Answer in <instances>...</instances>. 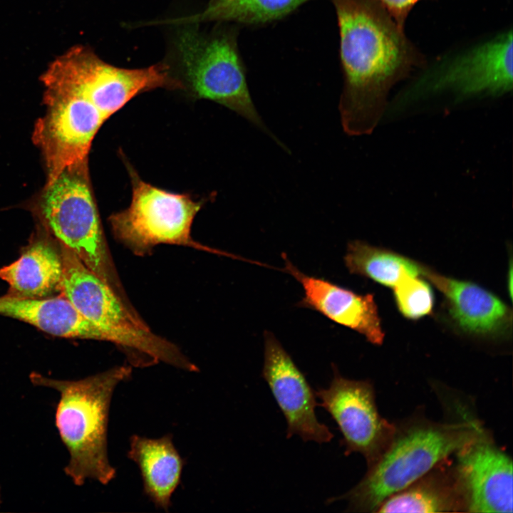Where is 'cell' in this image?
<instances>
[{
  "instance_id": "cell-1",
  "label": "cell",
  "mask_w": 513,
  "mask_h": 513,
  "mask_svg": "<svg viewBox=\"0 0 513 513\" xmlns=\"http://www.w3.org/2000/svg\"><path fill=\"white\" fill-rule=\"evenodd\" d=\"M340 33L344 86L339 111L348 135L370 134L392 87L424 58L378 0H332Z\"/></svg>"
},
{
  "instance_id": "cell-2",
  "label": "cell",
  "mask_w": 513,
  "mask_h": 513,
  "mask_svg": "<svg viewBox=\"0 0 513 513\" xmlns=\"http://www.w3.org/2000/svg\"><path fill=\"white\" fill-rule=\"evenodd\" d=\"M131 373V367L123 365L78 380L30 375L33 384L60 393L56 425L70 455L65 473L77 486L88 479L106 485L116 477L108 453L110 406L115 388Z\"/></svg>"
},
{
  "instance_id": "cell-3",
  "label": "cell",
  "mask_w": 513,
  "mask_h": 513,
  "mask_svg": "<svg viewBox=\"0 0 513 513\" xmlns=\"http://www.w3.org/2000/svg\"><path fill=\"white\" fill-rule=\"evenodd\" d=\"M43 85L46 112L32 137L46 172L53 175L88 159L101 126L129 99L113 85L86 76H66Z\"/></svg>"
},
{
  "instance_id": "cell-4",
  "label": "cell",
  "mask_w": 513,
  "mask_h": 513,
  "mask_svg": "<svg viewBox=\"0 0 513 513\" xmlns=\"http://www.w3.org/2000/svg\"><path fill=\"white\" fill-rule=\"evenodd\" d=\"M482 426L472 418L457 423L415 419L396 427L390 443L363 478L338 499L349 512H375L390 496L422 477L472 440Z\"/></svg>"
},
{
  "instance_id": "cell-5",
  "label": "cell",
  "mask_w": 513,
  "mask_h": 513,
  "mask_svg": "<svg viewBox=\"0 0 513 513\" xmlns=\"http://www.w3.org/2000/svg\"><path fill=\"white\" fill-rule=\"evenodd\" d=\"M29 208L47 232L106 283L130 311L137 312L120 281L104 236L88 159L46 180L31 200Z\"/></svg>"
},
{
  "instance_id": "cell-6",
  "label": "cell",
  "mask_w": 513,
  "mask_h": 513,
  "mask_svg": "<svg viewBox=\"0 0 513 513\" xmlns=\"http://www.w3.org/2000/svg\"><path fill=\"white\" fill-rule=\"evenodd\" d=\"M199 24H185L175 39L177 78L197 99L217 103L270 133L254 105L232 31L205 33Z\"/></svg>"
},
{
  "instance_id": "cell-7",
  "label": "cell",
  "mask_w": 513,
  "mask_h": 513,
  "mask_svg": "<svg viewBox=\"0 0 513 513\" xmlns=\"http://www.w3.org/2000/svg\"><path fill=\"white\" fill-rule=\"evenodd\" d=\"M125 164L131 180V202L126 209L108 217L113 234L120 243L138 256L148 254L160 244H169L244 259L191 237L193 220L206 199L196 200L190 194L152 185L142 180L130 163L125 160Z\"/></svg>"
},
{
  "instance_id": "cell-8",
  "label": "cell",
  "mask_w": 513,
  "mask_h": 513,
  "mask_svg": "<svg viewBox=\"0 0 513 513\" xmlns=\"http://www.w3.org/2000/svg\"><path fill=\"white\" fill-rule=\"evenodd\" d=\"M512 31L505 30L426 73L398 96L393 110L426 95L450 92L457 98L501 96L512 89Z\"/></svg>"
},
{
  "instance_id": "cell-9",
  "label": "cell",
  "mask_w": 513,
  "mask_h": 513,
  "mask_svg": "<svg viewBox=\"0 0 513 513\" xmlns=\"http://www.w3.org/2000/svg\"><path fill=\"white\" fill-rule=\"evenodd\" d=\"M326 388H318V405L331 416L342 435L345 455L358 452L372 465L385 450L396 426L384 419L377 408L372 384L342 376L335 365Z\"/></svg>"
},
{
  "instance_id": "cell-10",
  "label": "cell",
  "mask_w": 513,
  "mask_h": 513,
  "mask_svg": "<svg viewBox=\"0 0 513 513\" xmlns=\"http://www.w3.org/2000/svg\"><path fill=\"white\" fill-rule=\"evenodd\" d=\"M455 455L465 512H512V461L481 427Z\"/></svg>"
},
{
  "instance_id": "cell-11",
  "label": "cell",
  "mask_w": 513,
  "mask_h": 513,
  "mask_svg": "<svg viewBox=\"0 0 513 513\" xmlns=\"http://www.w3.org/2000/svg\"><path fill=\"white\" fill-rule=\"evenodd\" d=\"M261 375L287 424L286 437L299 435L304 441L330 442L333 434L318 421L316 394L304 373L275 336L264 334V360Z\"/></svg>"
},
{
  "instance_id": "cell-12",
  "label": "cell",
  "mask_w": 513,
  "mask_h": 513,
  "mask_svg": "<svg viewBox=\"0 0 513 513\" xmlns=\"http://www.w3.org/2000/svg\"><path fill=\"white\" fill-rule=\"evenodd\" d=\"M0 315L21 320L58 337L105 341L123 348L129 347L134 338L130 329L89 321L62 295L47 298L1 296Z\"/></svg>"
},
{
  "instance_id": "cell-13",
  "label": "cell",
  "mask_w": 513,
  "mask_h": 513,
  "mask_svg": "<svg viewBox=\"0 0 513 513\" xmlns=\"http://www.w3.org/2000/svg\"><path fill=\"white\" fill-rule=\"evenodd\" d=\"M284 270L296 279L304 289L299 306L316 311L331 321L364 336L372 343H383L377 305L370 294H358L328 280L306 275L282 254Z\"/></svg>"
},
{
  "instance_id": "cell-14",
  "label": "cell",
  "mask_w": 513,
  "mask_h": 513,
  "mask_svg": "<svg viewBox=\"0 0 513 513\" xmlns=\"http://www.w3.org/2000/svg\"><path fill=\"white\" fill-rule=\"evenodd\" d=\"M60 245L63 261L61 293L81 315L105 326L149 328L140 315L130 311L71 249Z\"/></svg>"
},
{
  "instance_id": "cell-15",
  "label": "cell",
  "mask_w": 513,
  "mask_h": 513,
  "mask_svg": "<svg viewBox=\"0 0 513 513\" xmlns=\"http://www.w3.org/2000/svg\"><path fill=\"white\" fill-rule=\"evenodd\" d=\"M421 274L443 294L450 316L462 331L492 336L506 332L511 326L512 311L492 292L472 282L443 276L423 265Z\"/></svg>"
},
{
  "instance_id": "cell-16",
  "label": "cell",
  "mask_w": 513,
  "mask_h": 513,
  "mask_svg": "<svg viewBox=\"0 0 513 513\" xmlns=\"http://www.w3.org/2000/svg\"><path fill=\"white\" fill-rule=\"evenodd\" d=\"M127 456L140 470L144 494L155 507L168 511L185 463L173 443L172 435L149 438L133 435Z\"/></svg>"
},
{
  "instance_id": "cell-17",
  "label": "cell",
  "mask_w": 513,
  "mask_h": 513,
  "mask_svg": "<svg viewBox=\"0 0 513 513\" xmlns=\"http://www.w3.org/2000/svg\"><path fill=\"white\" fill-rule=\"evenodd\" d=\"M63 261L51 241L39 237L20 257L0 268V279L9 286V295L47 298L61 292Z\"/></svg>"
},
{
  "instance_id": "cell-18",
  "label": "cell",
  "mask_w": 513,
  "mask_h": 513,
  "mask_svg": "<svg viewBox=\"0 0 513 513\" xmlns=\"http://www.w3.org/2000/svg\"><path fill=\"white\" fill-rule=\"evenodd\" d=\"M439 465L406 488L388 497L375 512H465L454 467Z\"/></svg>"
},
{
  "instance_id": "cell-19",
  "label": "cell",
  "mask_w": 513,
  "mask_h": 513,
  "mask_svg": "<svg viewBox=\"0 0 513 513\" xmlns=\"http://www.w3.org/2000/svg\"><path fill=\"white\" fill-rule=\"evenodd\" d=\"M307 0H209L201 12L165 20V24L181 25L208 21H236L261 24L286 16Z\"/></svg>"
},
{
  "instance_id": "cell-20",
  "label": "cell",
  "mask_w": 513,
  "mask_h": 513,
  "mask_svg": "<svg viewBox=\"0 0 513 513\" xmlns=\"http://www.w3.org/2000/svg\"><path fill=\"white\" fill-rule=\"evenodd\" d=\"M344 262L351 273L393 288L405 275L421 274V264L359 240L348 243Z\"/></svg>"
},
{
  "instance_id": "cell-21",
  "label": "cell",
  "mask_w": 513,
  "mask_h": 513,
  "mask_svg": "<svg viewBox=\"0 0 513 513\" xmlns=\"http://www.w3.org/2000/svg\"><path fill=\"white\" fill-rule=\"evenodd\" d=\"M393 289L398 309L405 318L415 320L432 312L434 304L432 290L418 276H404Z\"/></svg>"
},
{
  "instance_id": "cell-22",
  "label": "cell",
  "mask_w": 513,
  "mask_h": 513,
  "mask_svg": "<svg viewBox=\"0 0 513 513\" xmlns=\"http://www.w3.org/2000/svg\"><path fill=\"white\" fill-rule=\"evenodd\" d=\"M393 20L401 28H405V21L412 9L420 0H378Z\"/></svg>"
}]
</instances>
